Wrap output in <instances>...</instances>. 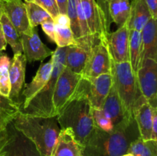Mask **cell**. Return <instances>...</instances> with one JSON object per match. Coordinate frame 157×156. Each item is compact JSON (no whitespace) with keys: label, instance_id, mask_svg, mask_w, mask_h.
Listing matches in <instances>:
<instances>
[{"label":"cell","instance_id":"1","mask_svg":"<svg viewBox=\"0 0 157 156\" xmlns=\"http://www.w3.org/2000/svg\"><path fill=\"white\" fill-rule=\"evenodd\" d=\"M139 137L134 117L127 118L110 132L95 128L83 148V156H121L128 152L132 142Z\"/></svg>","mask_w":157,"mask_h":156},{"label":"cell","instance_id":"2","mask_svg":"<svg viewBox=\"0 0 157 156\" xmlns=\"http://www.w3.org/2000/svg\"><path fill=\"white\" fill-rule=\"evenodd\" d=\"M15 128L36 146L41 156H52L61 128L56 117H39L19 112L12 120Z\"/></svg>","mask_w":157,"mask_h":156},{"label":"cell","instance_id":"3","mask_svg":"<svg viewBox=\"0 0 157 156\" xmlns=\"http://www.w3.org/2000/svg\"><path fill=\"white\" fill-rule=\"evenodd\" d=\"M92 112L88 95H84L71 101L57 116L60 128H69L82 148L96 128Z\"/></svg>","mask_w":157,"mask_h":156},{"label":"cell","instance_id":"4","mask_svg":"<svg viewBox=\"0 0 157 156\" xmlns=\"http://www.w3.org/2000/svg\"><path fill=\"white\" fill-rule=\"evenodd\" d=\"M67 47H57L52 54V75L44 87L25 105L21 106L20 112L26 115L39 117H56L53 107V96L57 80L65 67Z\"/></svg>","mask_w":157,"mask_h":156},{"label":"cell","instance_id":"5","mask_svg":"<svg viewBox=\"0 0 157 156\" xmlns=\"http://www.w3.org/2000/svg\"><path fill=\"white\" fill-rule=\"evenodd\" d=\"M88 79L64 67L58 78L53 96V107L56 116L71 101L88 95Z\"/></svg>","mask_w":157,"mask_h":156},{"label":"cell","instance_id":"6","mask_svg":"<svg viewBox=\"0 0 157 156\" xmlns=\"http://www.w3.org/2000/svg\"><path fill=\"white\" fill-rule=\"evenodd\" d=\"M112 76L117 93L127 113L133 116V111L138 99L143 96L137 76L130 62L112 63Z\"/></svg>","mask_w":157,"mask_h":156},{"label":"cell","instance_id":"7","mask_svg":"<svg viewBox=\"0 0 157 156\" xmlns=\"http://www.w3.org/2000/svg\"><path fill=\"white\" fill-rule=\"evenodd\" d=\"M112 63L108 41L100 38L92 47L81 74L87 79H92L104 73H111Z\"/></svg>","mask_w":157,"mask_h":156},{"label":"cell","instance_id":"8","mask_svg":"<svg viewBox=\"0 0 157 156\" xmlns=\"http://www.w3.org/2000/svg\"><path fill=\"white\" fill-rule=\"evenodd\" d=\"M100 38L88 35L75 39L74 44L67 47L65 58V67L75 73L81 74L86 65L93 46Z\"/></svg>","mask_w":157,"mask_h":156},{"label":"cell","instance_id":"9","mask_svg":"<svg viewBox=\"0 0 157 156\" xmlns=\"http://www.w3.org/2000/svg\"><path fill=\"white\" fill-rule=\"evenodd\" d=\"M81 3L90 35L107 39L110 20L97 0H81Z\"/></svg>","mask_w":157,"mask_h":156},{"label":"cell","instance_id":"10","mask_svg":"<svg viewBox=\"0 0 157 156\" xmlns=\"http://www.w3.org/2000/svg\"><path fill=\"white\" fill-rule=\"evenodd\" d=\"M7 128L9 136L0 156H41L33 142L17 130L12 122L8 124Z\"/></svg>","mask_w":157,"mask_h":156},{"label":"cell","instance_id":"11","mask_svg":"<svg viewBox=\"0 0 157 156\" xmlns=\"http://www.w3.org/2000/svg\"><path fill=\"white\" fill-rule=\"evenodd\" d=\"M136 76L143 96L153 108H157V62L144 60Z\"/></svg>","mask_w":157,"mask_h":156},{"label":"cell","instance_id":"12","mask_svg":"<svg viewBox=\"0 0 157 156\" xmlns=\"http://www.w3.org/2000/svg\"><path fill=\"white\" fill-rule=\"evenodd\" d=\"M2 2L4 12L19 35L29 34L34 30L30 25L25 5L22 0H6Z\"/></svg>","mask_w":157,"mask_h":156},{"label":"cell","instance_id":"13","mask_svg":"<svg viewBox=\"0 0 157 156\" xmlns=\"http://www.w3.org/2000/svg\"><path fill=\"white\" fill-rule=\"evenodd\" d=\"M129 28L127 23L112 33H109L107 41L112 59L116 63L127 62L129 58Z\"/></svg>","mask_w":157,"mask_h":156},{"label":"cell","instance_id":"14","mask_svg":"<svg viewBox=\"0 0 157 156\" xmlns=\"http://www.w3.org/2000/svg\"><path fill=\"white\" fill-rule=\"evenodd\" d=\"M22 53L27 61H41L53 54L40 39L37 31L34 28L31 33L22 34L20 35Z\"/></svg>","mask_w":157,"mask_h":156},{"label":"cell","instance_id":"15","mask_svg":"<svg viewBox=\"0 0 157 156\" xmlns=\"http://www.w3.org/2000/svg\"><path fill=\"white\" fill-rule=\"evenodd\" d=\"M26 63L27 60L24 54H15L11 61V65L9 67V79L11 84V93L9 98L18 102H19L18 99L20 94L25 86Z\"/></svg>","mask_w":157,"mask_h":156},{"label":"cell","instance_id":"16","mask_svg":"<svg viewBox=\"0 0 157 156\" xmlns=\"http://www.w3.org/2000/svg\"><path fill=\"white\" fill-rule=\"evenodd\" d=\"M89 80L88 99L94 109H101L113 84L112 73H104Z\"/></svg>","mask_w":157,"mask_h":156},{"label":"cell","instance_id":"17","mask_svg":"<svg viewBox=\"0 0 157 156\" xmlns=\"http://www.w3.org/2000/svg\"><path fill=\"white\" fill-rule=\"evenodd\" d=\"M133 114L141 139L144 141L150 140L153 128V107L144 96L136 102Z\"/></svg>","mask_w":157,"mask_h":156},{"label":"cell","instance_id":"18","mask_svg":"<svg viewBox=\"0 0 157 156\" xmlns=\"http://www.w3.org/2000/svg\"><path fill=\"white\" fill-rule=\"evenodd\" d=\"M101 109L104 113L110 118L114 126L117 125L127 118L133 117V116L128 114L127 110H125V107L121 102L114 83L112 85L110 93L107 95Z\"/></svg>","mask_w":157,"mask_h":156},{"label":"cell","instance_id":"19","mask_svg":"<svg viewBox=\"0 0 157 156\" xmlns=\"http://www.w3.org/2000/svg\"><path fill=\"white\" fill-rule=\"evenodd\" d=\"M52 69H53V64L52 60L40 65L32 80L26 85L25 88L21 93L22 96H24L22 106L27 104L45 86L50 79Z\"/></svg>","mask_w":157,"mask_h":156},{"label":"cell","instance_id":"20","mask_svg":"<svg viewBox=\"0 0 157 156\" xmlns=\"http://www.w3.org/2000/svg\"><path fill=\"white\" fill-rule=\"evenodd\" d=\"M82 149L69 128H61L52 156H83Z\"/></svg>","mask_w":157,"mask_h":156},{"label":"cell","instance_id":"21","mask_svg":"<svg viewBox=\"0 0 157 156\" xmlns=\"http://www.w3.org/2000/svg\"><path fill=\"white\" fill-rule=\"evenodd\" d=\"M141 33L143 61L146 59H150L157 62V19L150 18Z\"/></svg>","mask_w":157,"mask_h":156},{"label":"cell","instance_id":"22","mask_svg":"<svg viewBox=\"0 0 157 156\" xmlns=\"http://www.w3.org/2000/svg\"><path fill=\"white\" fill-rule=\"evenodd\" d=\"M151 18V14L144 0H133L130 18L127 21L129 29L142 32Z\"/></svg>","mask_w":157,"mask_h":156},{"label":"cell","instance_id":"23","mask_svg":"<svg viewBox=\"0 0 157 156\" xmlns=\"http://www.w3.org/2000/svg\"><path fill=\"white\" fill-rule=\"evenodd\" d=\"M129 58L130 65L136 74L143 63V39L141 32L129 30Z\"/></svg>","mask_w":157,"mask_h":156},{"label":"cell","instance_id":"24","mask_svg":"<svg viewBox=\"0 0 157 156\" xmlns=\"http://www.w3.org/2000/svg\"><path fill=\"white\" fill-rule=\"evenodd\" d=\"M131 3L130 0H108V12L110 20L116 23L118 28L128 21Z\"/></svg>","mask_w":157,"mask_h":156},{"label":"cell","instance_id":"25","mask_svg":"<svg viewBox=\"0 0 157 156\" xmlns=\"http://www.w3.org/2000/svg\"><path fill=\"white\" fill-rule=\"evenodd\" d=\"M0 24L2 25L6 42L11 46L14 54L22 53V46H21L19 34L18 33L15 28L14 27L4 12L0 18Z\"/></svg>","mask_w":157,"mask_h":156},{"label":"cell","instance_id":"26","mask_svg":"<svg viewBox=\"0 0 157 156\" xmlns=\"http://www.w3.org/2000/svg\"><path fill=\"white\" fill-rule=\"evenodd\" d=\"M21 103L15 102L9 97L0 94V119L6 124L12 122L15 116L19 113Z\"/></svg>","mask_w":157,"mask_h":156},{"label":"cell","instance_id":"27","mask_svg":"<svg viewBox=\"0 0 157 156\" xmlns=\"http://www.w3.org/2000/svg\"><path fill=\"white\" fill-rule=\"evenodd\" d=\"M31 27L35 28L43 22L53 18L50 14L35 2H25Z\"/></svg>","mask_w":157,"mask_h":156},{"label":"cell","instance_id":"28","mask_svg":"<svg viewBox=\"0 0 157 156\" xmlns=\"http://www.w3.org/2000/svg\"><path fill=\"white\" fill-rule=\"evenodd\" d=\"M135 156H157V143L155 141H144L140 137L133 142L128 152Z\"/></svg>","mask_w":157,"mask_h":156},{"label":"cell","instance_id":"29","mask_svg":"<svg viewBox=\"0 0 157 156\" xmlns=\"http://www.w3.org/2000/svg\"><path fill=\"white\" fill-rule=\"evenodd\" d=\"M11 60L6 54L0 56V94L9 97L11 93V84L9 79V67Z\"/></svg>","mask_w":157,"mask_h":156},{"label":"cell","instance_id":"30","mask_svg":"<svg viewBox=\"0 0 157 156\" xmlns=\"http://www.w3.org/2000/svg\"><path fill=\"white\" fill-rule=\"evenodd\" d=\"M55 25V41L58 47H64L74 44L75 38L70 25Z\"/></svg>","mask_w":157,"mask_h":156},{"label":"cell","instance_id":"31","mask_svg":"<svg viewBox=\"0 0 157 156\" xmlns=\"http://www.w3.org/2000/svg\"><path fill=\"white\" fill-rule=\"evenodd\" d=\"M80 0H68L67 6V15L70 19L71 29L75 39L81 37L79 23L78 19V4Z\"/></svg>","mask_w":157,"mask_h":156},{"label":"cell","instance_id":"32","mask_svg":"<svg viewBox=\"0 0 157 156\" xmlns=\"http://www.w3.org/2000/svg\"><path fill=\"white\" fill-rule=\"evenodd\" d=\"M93 119L95 127L105 132H110L113 129L114 125L110 118L104 113L102 109L93 108Z\"/></svg>","mask_w":157,"mask_h":156},{"label":"cell","instance_id":"33","mask_svg":"<svg viewBox=\"0 0 157 156\" xmlns=\"http://www.w3.org/2000/svg\"><path fill=\"white\" fill-rule=\"evenodd\" d=\"M34 2L47 11L53 19L60 14L55 0H34Z\"/></svg>","mask_w":157,"mask_h":156},{"label":"cell","instance_id":"34","mask_svg":"<svg viewBox=\"0 0 157 156\" xmlns=\"http://www.w3.org/2000/svg\"><path fill=\"white\" fill-rule=\"evenodd\" d=\"M41 25V28H42V30L44 31V32L46 34V35L48 37L49 39H50L52 42H55V25L53 19L44 21V22H43Z\"/></svg>","mask_w":157,"mask_h":156},{"label":"cell","instance_id":"35","mask_svg":"<svg viewBox=\"0 0 157 156\" xmlns=\"http://www.w3.org/2000/svg\"><path fill=\"white\" fill-rule=\"evenodd\" d=\"M150 10L152 18L157 19V0H144Z\"/></svg>","mask_w":157,"mask_h":156},{"label":"cell","instance_id":"36","mask_svg":"<svg viewBox=\"0 0 157 156\" xmlns=\"http://www.w3.org/2000/svg\"><path fill=\"white\" fill-rule=\"evenodd\" d=\"M151 139L157 143V108H153V128Z\"/></svg>","mask_w":157,"mask_h":156},{"label":"cell","instance_id":"37","mask_svg":"<svg viewBox=\"0 0 157 156\" xmlns=\"http://www.w3.org/2000/svg\"><path fill=\"white\" fill-rule=\"evenodd\" d=\"M8 136H9V132H8L7 125L6 127H1L0 128V151L6 144Z\"/></svg>","mask_w":157,"mask_h":156},{"label":"cell","instance_id":"38","mask_svg":"<svg viewBox=\"0 0 157 156\" xmlns=\"http://www.w3.org/2000/svg\"><path fill=\"white\" fill-rule=\"evenodd\" d=\"M60 14H67V6L68 0H55Z\"/></svg>","mask_w":157,"mask_h":156},{"label":"cell","instance_id":"39","mask_svg":"<svg viewBox=\"0 0 157 156\" xmlns=\"http://www.w3.org/2000/svg\"><path fill=\"white\" fill-rule=\"evenodd\" d=\"M6 46H7V42H6V38H5L4 34H3L2 25L0 24V52L6 50Z\"/></svg>","mask_w":157,"mask_h":156},{"label":"cell","instance_id":"40","mask_svg":"<svg viewBox=\"0 0 157 156\" xmlns=\"http://www.w3.org/2000/svg\"><path fill=\"white\" fill-rule=\"evenodd\" d=\"M97 2H98V4L100 5V6L102 8L104 12H105L107 18L110 20V15H109V12H108V0H97Z\"/></svg>","mask_w":157,"mask_h":156},{"label":"cell","instance_id":"41","mask_svg":"<svg viewBox=\"0 0 157 156\" xmlns=\"http://www.w3.org/2000/svg\"><path fill=\"white\" fill-rule=\"evenodd\" d=\"M4 9H3V2L2 0H0V18H1Z\"/></svg>","mask_w":157,"mask_h":156},{"label":"cell","instance_id":"42","mask_svg":"<svg viewBox=\"0 0 157 156\" xmlns=\"http://www.w3.org/2000/svg\"><path fill=\"white\" fill-rule=\"evenodd\" d=\"M121 156H135V155L134 154H131V153H126V154H123V155H121Z\"/></svg>","mask_w":157,"mask_h":156},{"label":"cell","instance_id":"43","mask_svg":"<svg viewBox=\"0 0 157 156\" xmlns=\"http://www.w3.org/2000/svg\"><path fill=\"white\" fill-rule=\"evenodd\" d=\"M25 2H34V0H24Z\"/></svg>","mask_w":157,"mask_h":156},{"label":"cell","instance_id":"44","mask_svg":"<svg viewBox=\"0 0 157 156\" xmlns=\"http://www.w3.org/2000/svg\"><path fill=\"white\" fill-rule=\"evenodd\" d=\"M2 54V53H1V52H0V56H1V54Z\"/></svg>","mask_w":157,"mask_h":156},{"label":"cell","instance_id":"45","mask_svg":"<svg viewBox=\"0 0 157 156\" xmlns=\"http://www.w3.org/2000/svg\"><path fill=\"white\" fill-rule=\"evenodd\" d=\"M2 1H6V0H2Z\"/></svg>","mask_w":157,"mask_h":156},{"label":"cell","instance_id":"46","mask_svg":"<svg viewBox=\"0 0 157 156\" xmlns=\"http://www.w3.org/2000/svg\"><path fill=\"white\" fill-rule=\"evenodd\" d=\"M5 127H6V126H5ZM0 128H1V127H0Z\"/></svg>","mask_w":157,"mask_h":156}]
</instances>
